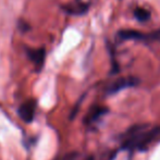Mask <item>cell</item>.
Segmentation results:
<instances>
[{"mask_svg":"<svg viewBox=\"0 0 160 160\" xmlns=\"http://www.w3.org/2000/svg\"><path fill=\"white\" fill-rule=\"evenodd\" d=\"M160 138V127L149 128L146 125L133 127L127 133L123 148L132 150H145Z\"/></svg>","mask_w":160,"mask_h":160,"instance_id":"obj_1","label":"cell"},{"mask_svg":"<svg viewBox=\"0 0 160 160\" xmlns=\"http://www.w3.org/2000/svg\"><path fill=\"white\" fill-rule=\"evenodd\" d=\"M35 112H36V101L34 99H28L24 101L21 106L19 107L18 113L20 118L24 121L25 123L30 124L35 119Z\"/></svg>","mask_w":160,"mask_h":160,"instance_id":"obj_2","label":"cell"},{"mask_svg":"<svg viewBox=\"0 0 160 160\" xmlns=\"http://www.w3.org/2000/svg\"><path fill=\"white\" fill-rule=\"evenodd\" d=\"M137 84V80L135 78H121L119 80H117L116 82H113L108 88V93L109 94H116L118 92L122 91L128 87H133Z\"/></svg>","mask_w":160,"mask_h":160,"instance_id":"obj_3","label":"cell"},{"mask_svg":"<svg viewBox=\"0 0 160 160\" xmlns=\"http://www.w3.org/2000/svg\"><path fill=\"white\" fill-rule=\"evenodd\" d=\"M26 53H28L30 60L36 67L37 71L42 70V68L44 67L45 57H46V51H45V49L44 48H38V49L28 48L26 49Z\"/></svg>","mask_w":160,"mask_h":160,"instance_id":"obj_4","label":"cell"},{"mask_svg":"<svg viewBox=\"0 0 160 160\" xmlns=\"http://www.w3.org/2000/svg\"><path fill=\"white\" fill-rule=\"evenodd\" d=\"M107 111V109H103L102 107H97V108H94L86 117V123L87 124H92L94 123L96 120H98L101 116H102L105 112Z\"/></svg>","mask_w":160,"mask_h":160,"instance_id":"obj_5","label":"cell"},{"mask_svg":"<svg viewBox=\"0 0 160 160\" xmlns=\"http://www.w3.org/2000/svg\"><path fill=\"white\" fill-rule=\"evenodd\" d=\"M134 17L139 22H146L150 19V12L145 8H136L134 10Z\"/></svg>","mask_w":160,"mask_h":160,"instance_id":"obj_6","label":"cell"},{"mask_svg":"<svg viewBox=\"0 0 160 160\" xmlns=\"http://www.w3.org/2000/svg\"><path fill=\"white\" fill-rule=\"evenodd\" d=\"M78 156V152H69V154H67V155H64V156L60 157V158L57 159V160H76Z\"/></svg>","mask_w":160,"mask_h":160,"instance_id":"obj_7","label":"cell"},{"mask_svg":"<svg viewBox=\"0 0 160 160\" xmlns=\"http://www.w3.org/2000/svg\"><path fill=\"white\" fill-rule=\"evenodd\" d=\"M86 160H94L93 157H88V158H86Z\"/></svg>","mask_w":160,"mask_h":160,"instance_id":"obj_8","label":"cell"}]
</instances>
